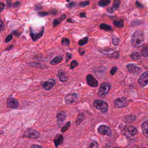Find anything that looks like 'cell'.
<instances>
[{
  "label": "cell",
  "instance_id": "1",
  "mask_svg": "<svg viewBox=\"0 0 148 148\" xmlns=\"http://www.w3.org/2000/svg\"><path fill=\"white\" fill-rule=\"evenodd\" d=\"M144 42V35L142 31L137 30L134 32L131 38L132 45L135 48L141 47Z\"/></svg>",
  "mask_w": 148,
  "mask_h": 148
},
{
  "label": "cell",
  "instance_id": "2",
  "mask_svg": "<svg viewBox=\"0 0 148 148\" xmlns=\"http://www.w3.org/2000/svg\"><path fill=\"white\" fill-rule=\"evenodd\" d=\"M93 106L97 110H100L103 114L108 112V105L106 102L100 100H96L93 101Z\"/></svg>",
  "mask_w": 148,
  "mask_h": 148
},
{
  "label": "cell",
  "instance_id": "3",
  "mask_svg": "<svg viewBox=\"0 0 148 148\" xmlns=\"http://www.w3.org/2000/svg\"><path fill=\"white\" fill-rule=\"evenodd\" d=\"M40 134L39 132L33 129L28 128L27 129L23 134L22 137L28 138L36 139L40 137Z\"/></svg>",
  "mask_w": 148,
  "mask_h": 148
},
{
  "label": "cell",
  "instance_id": "4",
  "mask_svg": "<svg viewBox=\"0 0 148 148\" xmlns=\"http://www.w3.org/2000/svg\"><path fill=\"white\" fill-rule=\"evenodd\" d=\"M111 85L109 83H102L100 86L98 91V95L101 98H103L106 96L110 90Z\"/></svg>",
  "mask_w": 148,
  "mask_h": 148
},
{
  "label": "cell",
  "instance_id": "5",
  "mask_svg": "<svg viewBox=\"0 0 148 148\" xmlns=\"http://www.w3.org/2000/svg\"><path fill=\"white\" fill-rule=\"evenodd\" d=\"M129 101L125 97H119L114 100V106L117 109H122L129 104Z\"/></svg>",
  "mask_w": 148,
  "mask_h": 148
},
{
  "label": "cell",
  "instance_id": "6",
  "mask_svg": "<svg viewBox=\"0 0 148 148\" xmlns=\"http://www.w3.org/2000/svg\"><path fill=\"white\" fill-rule=\"evenodd\" d=\"M98 132L100 134L108 137H110L112 135L111 129L108 126L105 125H101L99 126L98 128Z\"/></svg>",
  "mask_w": 148,
  "mask_h": 148
},
{
  "label": "cell",
  "instance_id": "7",
  "mask_svg": "<svg viewBox=\"0 0 148 148\" xmlns=\"http://www.w3.org/2000/svg\"><path fill=\"white\" fill-rule=\"evenodd\" d=\"M67 118V113L65 111H60L57 114V123L59 127H62Z\"/></svg>",
  "mask_w": 148,
  "mask_h": 148
},
{
  "label": "cell",
  "instance_id": "8",
  "mask_svg": "<svg viewBox=\"0 0 148 148\" xmlns=\"http://www.w3.org/2000/svg\"><path fill=\"white\" fill-rule=\"evenodd\" d=\"M123 134L127 137H132L136 136L137 134L138 131L137 129L134 126H129L123 130Z\"/></svg>",
  "mask_w": 148,
  "mask_h": 148
},
{
  "label": "cell",
  "instance_id": "9",
  "mask_svg": "<svg viewBox=\"0 0 148 148\" xmlns=\"http://www.w3.org/2000/svg\"><path fill=\"white\" fill-rule=\"evenodd\" d=\"M139 84L140 86L144 87L148 85V72L147 71L144 72L141 74L138 80Z\"/></svg>",
  "mask_w": 148,
  "mask_h": 148
},
{
  "label": "cell",
  "instance_id": "10",
  "mask_svg": "<svg viewBox=\"0 0 148 148\" xmlns=\"http://www.w3.org/2000/svg\"><path fill=\"white\" fill-rule=\"evenodd\" d=\"M78 99L77 93H70L66 95L64 98L65 102L67 104H71L75 102Z\"/></svg>",
  "mask_w": 148,
  "mask_h": 148
},
{
  "label": "cell",
  "instance_id": "11",
  "mask_svg": "<svg viewBox=\"0 0 148 148\" xmlns=\"http://www.w3.org/2000/svg\"><path fill=\"white\" fill-rule=\"evenodd\" d=\"M127 68L129 72L136 75H139L142 72V69L139 66H136L132 64L127 65Z\"/></svg>",
  "mask_w": 148,
  "mask_h": 148
},
{
  "label": "cell",
  "instance_id": "12",
  "mask_svg": "<svg viewBox=\"0 0 148 148\" xmlns=\"http://www.w3.org/2000/svg\"><path fill=\"white\" fill-rule=\"evenodd\" d=\"M7 106L10 109H17L19 106V102L18 101L13 98L10 97L7 100Z\"/></svg>",
  "mask_w": 148,
  "mask_h": 148
},
{
  "label": "cell",
  "instance_id": "13",
  "mask_svg": "<svg viewBox=\"0 0 148 148\" xmlns=\"http://www.w3.org/2000/svg\"><path fill=\"white\" fill-rule=\"evenodd\" d=\"M86 81L88 85L91 87H97L99 85L98 81L91 74H88L86 76Z\"/></svg>",
  "mask_w": 148,
  "mask_h": 148
},
{
  "label": "cell",
  "instance_id": "14",
  "mask_svg": "<svg viewBox=\"0 0 148 148\" xmlns=\"http://www.w3.org/2000/svg\"><path fill=\"white\" fill-rule=\"evenodd\" d=\"M56 84V81L53 79H50L47 81L43 83L42 86L46 90H50Z\"/></svg>",
  "mask_w": 148,
  "mask_h": 148
},
{
  "label": "cell",
  "instance_id": "15",
  "mask_svg": "<svg viewBox=\"0 0 148 148\" xmlns=\"http://www.w3.org/2000/svg\"><path fill=\"white\" fill-rule=\"evenodd\" d=\"M64 138L63 135L61 134H58L54 139V143L55 147H58L63 143Z\"/></svg>",
  "mask_w": 148,
  "mask_h": 148
},
{
  "label": "cell",
  "instance_id": "16",
  "mask_svg": "<svg viewBox=\"0 0 148 148\" xmlns=\"http://www.w3.org/2000/svg\"><path fill=\"white\" fill-rule=\"evenodd\" d=\"M44 27H43L42 29L40 32L38 33H36L33 32V31H31V33H30V36H31V38L33 40V41H36L38 40L39 39L42 38V37L44 33Z\"/></svg>",
  "mask_w": 148,
  "mask_h": 148
},
{
  "label": "cell",
  "instance_id": "17",
  "mask_svg": "<svg viewBox=\"0 0 148 148\" xmlns=\"http://www.w3.org/2000/svg\"><path fill=\"white\" fill-rule=\"evenodd\" d=\"M58 76L61 82H66L68 80V76H67V74L65 72L61 71H59Z\"/></svg>",
  "mask_w": 148,
  "mask_h": 148
},
{
  "label": "cell",
  "instance_id": "18",
  "mask_svg": "<svg viewBox=\"0 0 148 148\" xmlns=\"http://www.w3.org/2000/svg\"><path fill=\"white\" fill-rule=\"evenodd\" d=\"M142 132L145 137H148V120H147L143 123L141 126Z\"/></svg>",
  "mask_w": 148,
  "mask_h": 148
},
{
  "label": "cell",
  "instance_id": "19",
  "mask_svg": "<svg viewBox=\"0 0 148 148\" xmlns=\"http://www.w3.org/2000/svg\"><path fill=\"white\" fill-rule=\"evenodd\" d=\"M66 18V15L65 14H64L59 18L54 19L53 21V26L54 27H56L57 25L59 24L62 21L64 20Z\"/></svg>",
  "mask_w": 148,
  "mask_h": 148
},
{
  "label": "cell",
  "instance_id": "20",
  "mask_svg": "<svg viewBox=\"0 0 148 148\" xmlns=\"http://www.w3.org/2000/svg\"><path fill=\"white\" fill-rule=\"evenodd\" d=\"M63 60V57L62 56H57V57H55L52 60L50 61V64L53 65H54L57 64H59L60 62H62Z\"/></svg>",
  "mask_w": 148,
  "mask_h": 148
},
{
  "label": "cell",
  "instance_id": "21",
  "mask_svg": "<svg viewBox=\"0 0 148 148\" xmlns=\"http://www.w3.org/2000/svg\"><path fill=\"white\" fill-rule=\"evenodd\" d=\"M113 23L116 27L118 28H123L124 27V23L123 19H120L119 20H115L113 21Z\"/></svg>",
  "mask_w": 148,
  "mask_h": 148
},
{
  "label": "cell",
  "instance_id": "22",
  "mask_svg": "<svg viewBox=\"0 0 148 148\" xmlns=\"http://www.w3.org/2000/svg\"><path fill=\"white\" fill-rule=\"evenodd\" d=\"M84 113H81L78 115L76 120V126H79L81 123L84 120Z\"/></svg>",
  "mask_w": 148,
  "mask_h": 148
},
{
  "label": "cell",
  "instance_id": "23",
  "mask_svg": "<svg viewBox=\"0 0 148 148\" xmlns=\"http://www.w3.org/2000/svg\"><path fill=\"white\" fill-rule=\"evenodd\" d=\"M130 58L133 60H138L141 58V55L139 52H134L131 54L130 55Z\"/></svg>",
  "mask_w": 148,
  "mask_h": 148
},
{
  "label": "cell",
  "instance_id": "24",
  "mask_svg": "<svg viewBox=\"0 0 148 148\" xmlns=\"http://www.w3.org/2000/svg\"><path fill=\"white\" fill-rule=\"evenodd\" d=\"M110 0H101L98 2V5L101 7H105L110 5Z\"/></svg>",
  "mask_w": 148,
  "mask_h": 148
},
{
  "label": "cell",
  "instance_id": "25",
  "mask_svg": "<svg viewBox=\"0 0 148 148\" xmlns=\"http://www.w3.org/2000/svg\"><path fill=\"white\" fill-rule=\"evenodd\" d=\"M100 28L102 30L106 31H112L113 29L111 26L105 23H101L100 25Z\"/></svg>",
  "mask_w": 148,
  "mask_h": 148
},
{
  "label": "cell",
  "instance_id": "26",
  "mask_svg": "<svg viewBox=\"0 0 148 148\" xmlns=\"http://www.w3.org/2000/svg\"><path fill=\"white\" fill-rule=\"evenodd\" d=\"M141 54L143 57L147 58L148 56V45H145L141 50Z\"/></svg>",
  "mask_w": 148,
  "mask_h": 148
},
{
  "label": "cell",
  "instance_id": "27",
  "mask_svg": "<svg viewBox=\"0 0 148 148\" xmlns=\"http://www.w3.org/2000/svg\"><path fill=\"white\" fill-rule=\"evenodd\" d=\"M88 40H89L88 37H84V38L79 40L78 44L80 46H83V45H85V44H86L88 42Z\"/></svg>",
  "mask_w": 148,
  "mask_h": 148
},
{
  "label": "cell",
  "instance_id": "28",
  "mask_svg": "<svg viewBox=\"0 0 148 148\" xmlns=\"http://www.w3.org/2000/svg\"><path fill=\"white\" fill-rule=\"evenodd\" d=\"M103 54L105 55H112L116 53L115 50L113 49H107L103 50Z\"/></svg>",
  "mask_w": 148,
  "mask_h": 148
},
{
  "label": "cell",
  "instance_id": "29",
  "mask_svg": "<svg viewBox=\"0 0 148 148\" xmlns=\"http://www.w3.org/2000/svg\"><path fill=\"white\" fill-rule=\"evenodd\" d=\"M70 125H71V122L70 121H68V122L66 123V124L61 129V133H64L66 132L70 128Z\"/></svg>",
  "mask_w": 148,
  "mask_h": 148
},
{
  "label": "cell",
  "instance_id": "30",
  "mask_svg": "<svg viewBox=\"0 0 148 148\" xmlns=\"http://www.w3.org/2000/svg\"><path fill=\"white\" fill-rule=\"evenodd\" d=\"M121 1L119 0H115L113 2V4L112 5V7L113 8V9H117L119 8V6H120Z\"/></svg>",
  "mask_w": 148,
  "mask_h": 148
},
{
  "label": "cell",
  "instance_id": "31",
  "mask_svg": "<svg viewBox=\"0 0 148 148\" xmlns=\"http://www.w3.org/2000/svg\"><path fill=\"white\" fill-rule=\"evenodd\" d=\"M61 44L63 46H68L70 44V41L69 39L67 38H63L61 40Z\"/></svg>",
  "mask_w": 148,
  "mask_h": 148
},
{
  "label": "cell",
  "instance_id": "32",
  "mask_svg": "<svg viewBox=\"0 0 148 148\" xmlns=\"http://www.w3.org/2000/svg\"><path fill=\"white\" fill-rule=\"evenodd\" d=\"M99 146V144L96 141H93L90 143L88 148H98Z\"/></svg>",
  "mask_w": 148,
  "mask_h": 148
},
{
  "label": "cell",
  "instance_id": "33",
  "mask_svg": "<svg viewBox=\"0 0 148 148\" xmlns=\"http://www.w3.org/2000/svg\"><path fill=\"white\" fill-rule=\"evenodd\" d=\"M112 44L114 46H117L119 44V39L115 36L112 37Z\"/></svg>",
  "mask_w": 148,
  "mask_h": 148
},
{
  "label": "cell",
  "instance_id": "34",
  "mask_svg": "<svg viewBox=\"0 0 148 148\" xmlns=\"http://www.w3.org/2000/svg\"><path fill=\"white\" fill-rule=\"evenodd\" d=\"M136 117L134 115H131V116H128L127 117V121L129 122H133L136 120Z\"/></svg>",
  "mask_w": 148,
  "mask_h": 148
},
{
  "label": "cell",
  "instance_id": "35",
  "mask_svg": "<svg viewBox=\"0 0 148 148\" xmlns=\"http://www.w3.org/2000/svg\"><path fill=\"white\" fill-rule=\"evenodd\" d=\"M78 64H79L76 60H73L70 64V68L71 69H74V68H75L78 65Z\"/></svg>",
  "mask_w": 148,
  "mask_h": 148
},
{
  "label": "cell",
  "instance_id": "36",
  "mask_svg": "<svg viewBox=\"0 0 148 148\" xmlns=\"http://www.w3.org/2000/svg\"><path fill=\"white\" fill-rule=\"evenodd\" d=\"M89 5V1H82L79 3V6L81 7H85Z\"/></svg>",
  "mask_w": 148,
  "mask_h": 148
},
{
  "label": "cell",
  "instance_id": "37",
  "mask_svg": "<svg viewBox=\"0 0 148 148\" xmlns=\"http://www.w3.org/2000/svg\"><path fill=\"white\" fill-rule=\"evenodd\" d=\"M5 30V23L2 20H0V32L3 31Z\"/></svg>",
  "mask_w": 148,
  "mask_h": 148
},
{
  "label": "cell",
  "instance_id": "38",
  "mask_svg": "<svg viewBox=\"0 0 148 148\" xmlns=\"http://www.w3.org/2000/svg\"><path fill=\"white\" fill-rule=\"evenodd\" d=\"M72 57V54L71 53H66V62H68Z\"/></svg>",
  "mask_w": 148,
  "mask_h": 148
},
{
  "label": "cell",
  "instance_id": "39",
  "mask_svg": "<svg viewBox=\"0 0 148 148\" xmlns=\"http://www.w3.org/2000/svg\"><path fill=\"white\" fill-rule=\"evenodd\" d=\"M13 37V36L12 34H10V35L7 36L6 38L5 39V43H8L11 42V40H12Z\"/></svg>",
  "mask_w": 148,
  "mask_h": 148
},
{
  "label": "cell",
  "instance_id": "40",
  "mask_svg": "<svg viewBox=\"0 0 148 148\" xmlns=\"http://www.w3.org/2000/svg\"><path fill=\"white\" fill-rule=\"evenodd\" d=\"M78 51H79L80 55H81V56H83L85 53V50L83 48H79Z\"/></svg>",
  "mask_w": 148,
  "mask_h": 148
},
{
  "label": "cell",
  "instance_id": "41",
  "mask_svg": "<svg viewBox=\"0 0 148 148\" xmlns=\"http://www.w3.org/2000/svg\"><path fill=\"white\" fill-rule=\"evenodd\" d=\"M117 68L116 67V66H114V67H113L112 68L110 72L111 75L113 76L114 75L115 73L117 72Z\"/></svg>",
  "mask_w": 148,
  "mask_h": 148
},
{
  "label": "cell",
  "instance_id": "42",
  "mask_svg": "<svg viewBox=\"0 0 148 148\" xmlns=\"http://www.w3.org/2000/svg\"><path fill=\"white\" fill-rule=\"evenodd\" d=\"M49 13L46 12H40L38 13V15L40 17H45L49 15Z\"/></svg>",
  "mask_w": 148,
  "mask_h": 148
},
{
  "label": "cell",
  "instance_id": "43",
  "mask_svg": "<svg viewBox=\"0 0 148 148\" xmlns=\"http://www.w3.org/2000/svg\"><path fill=\"white\" fill-rule=\"evenodd\" d=\"M106 11L107 13H113L114 12V10L112 7H109L106 9Z\"/></svg>",
  "mask_w": 148,
  "mask_h": 148
},
{
  "label": "cell",
  "instance_id": "44",
  "mask_svg": "<svg viewBox=\"0 0 148 148\" xmlns=\"http://www.w3.org/2000/svg\"><path fill=\"white\" fill-rule=\"evenodd\" d=\"M75 5L76 3H75V2L72 1V2L69 3V4H68V5H66V6L67 7H68V8H70V9H71V8H72V7H74V6Z\"/></svg>",
  "mask_w": 148,
  "mask_h": 148
},
{
  "label": "cell",
  "instance_id": "45",
  "mask_svg": "<svg viewBox=\"0 0 148 148\" xmlns=\"http://www.w3.org/2000/svg\"><path fill=\"white\" fill-rule=\"evenodd\" d=\"M30 148H44L42 146L37 144H33L31 145Z\"/></svg>",
  "mask_w": 148,
  "mask_h": 148
},
{
  "label": "cell",
  "instance_id": "46",
  "mask_svg": "<svg viewBox=\"0 0 148 148\" xmlns=\"http://www.w3.org/2000/svg\"><path fill=\"white\" fill-rule=\"evenodd\" d=\"M5 7V4L2 2H0V12L4 10Z\"/></svg>",
  "mask_w": 148,
  "mask_h": 148
},
{
  "label": "cell",
  "instance_id": "47",
  "mask_svg": "<svg viewBox=\"0 0 148 148\" xmlns=\"http://www.w3.org/2000/svg\"><path fill=\"white\" fill-rule=\"evenodd\" d=\"M136 5L137 7H140V8H143L144 7L142 4H141V3H139V2L138 1H136Z\"/></svg>",
  "mask_w": 148,
  "mask_h": 148
},
{
  "label": "cell",
  "instance_id": "48",
  "mask_svg": "<svg viewBox=\"0 0 148 148\" xmlns=\"http://www.w3.org/2000/svg\"><path fill=\"white\" fill-rule=\"evenodd\" d=\"M79 16L80 17H85V18L86 17V14L84 12L80 13Z\"/></svg>",
  "mask_w": 148,
  "mask_h": 148
},
{
  "label": "cell",
  "instance_id": "49",
  "mask_svg": "<svg viewBox=\"0 0 148 148\" xmlns=\"http://www.w3.org/2000/svg\"><path fill=\"white\" fill-rule=\"evenodd\" d=\"M67 22L70 23H74V21L71 18H69V19H67Z\"/></svg>",
  "mask_w": 148,
  "mask_h": 148
},
{
  "label": "cell",
  "instance_id": "50",
  "mask_svg": "<svg viewBox=\"0 0 148 148\" xmlns=\"http://www.w3.org/2000/svg\"><path fill=\"white\" fill-rule=\"evenodd\" d=\"M20 3H19V2H15V4H14V7H15L16 5H17V7H18V5H20Z\"/></svg>",
  "mask_w": 148,
  "mask_h": 148
},
{
  "label": "cell",
  "instance_id": "51",
  "mask_svg": "<svg viewBox=\"0 0 148 148\" xmlns=\"http://www.w3.org/2000/svg\"><path fill=\"white\" fill-rule=\"evenodd\" d=\"M13 45H11V46H10V47H8V48H7V50H9L11 49V48H13Z\"/></svg>",
  "mask_w": 148,
  "mask_h": 148
},
{
  "label": "cell",
  "instance_id": "52",
  "mask_svg": "<svg viewBox=\"0 0 148 148\" xmlns=\"http://www.w3.org/2000/svg\"><path fill=\"white\" fill-rule=\"evenodd\" d=\"M117 148V147H115V148Z\"/></svg>",
  "mask_w": 148,
  "mask_h": 148
},
{
  "label": "cell",
  "instance_id": "53",
  "mask_svg": "<svg viewBox=\"0 0 148 148\" xmlns=\"http://www.w3.org/2000/svg\"></svg>",
  "mask_w": 148,
  "mask_h": 148
}]
</instances>
